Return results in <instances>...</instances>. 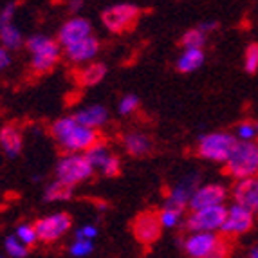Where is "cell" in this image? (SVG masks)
<instances>
[{
	"instance_id": "1",
	"label": "cell",
	"mask_w": 258,
	"mask_h": 258,
	"mask_svg": "<svg viewBox=\"0 0 258 258\" xmlns=\"http://www.w3.org/2000/svg\"><path fill=\"white\" fill-rule=\"evenodd\" d=\"M51 134L58 145L69 154H87L98 145V132L82 126L74 119V116H63L56 119L51 126Z\"/></svg>"
},
{
	"instance_id": "2",
	"label": "cell",
	"mask_w": 258,
	"mask_h": 258,
	"mask_svg": "<svg viewBox=\"0 0 258 258\" xmlns=\"http://www.w3.org/2000/svg\"><path fill=\"white\" fill-rule=\"evenodd\" d=\"M226 170L237 181H244L258 173V145L256 143L238 141L233 148L229 159L226 161Z\"/></svg>"
},
{
	"instance_id": "3",
	"label": "cell",
	"mask_w": 258,
	"mask_h": 258,
	"mask_svg": "<svg viewBox=\"0 0 258 258\" xmlns=\"http://www.w3.org/2000/svg\"><path fill=\"white\" fill-rule=\"evenodd\" d=\"M27 49L31 52V65L36 73H49L60 60L61 45L58 40H52L49 36L35 35L27 40Z\"/></svg>"
},
{
	"instance_id": "4",
	"label": "cell",
	"mask_w": 258,
	"mask_h": 258,
	"mask_svg": "<svg viewBox=\"0 0 258 258\" xmlns=\"http://www.w3.org/2000/svg\"><path fill=\"white\" fill-rule=\"evenodd\" d=\"M238 143L237 136L228 132H211L199 138L197 154L206 161L213 163H226L231 155L233 148Z\"/></svg>"
},
{
	"instance_id": "5",
	"label": "cell",
	"mask_w": 258,
	"mask_h": 258,
	"mask_svg": "<svg viewBox=\"0 0 258 258\" xmlns=\"http://www.w3.org/2000/svg\"><path fill=\"white\" fill-rule=\"evenodd\" d=\"M92 173H94V168L89 163L85 154H69L61 157L56 164V179L73 186L91 179Z\"/></svg>"
},
{
	"instance_id": "6",
	"label": "cell",
	"mask_w": 258,
	"mask_h": 258,
	"mask_svg": "<svg viewBox=\"0 0 258 258\" xmlns=\"http://www.w3.org/2000/svg\"><path fill=\"white\" fill-rule=\"evenodd\" d=\"M141 9L136 4L130 2H121V4L108 6L101 13V22L110 33H123L134 27V24L138 22Z\"/></svg>"
},
{
	"instance_id": "7",
	"label": "cell",
	"mask_w": 258,
	"mask_h": 258,
	"mask_svg": "<svg viewBox=\"0 0 258 258\" xmlns=\"http://www.w3.org/2000/svg\"><path fill=\"white\" fill-rule=\"evenodd\" d=\"M226 217H228L226 206L206 208V210L191 211L186 219L184 226L191 233H215L222 229Z\"/></svg>"
},
{
	"instance_id": "8",
	"label": "cell",
	"mask_w": 258,
	"mask_h": 258,
	"mask_svg": "<svg viewBox=\"0 0 258 258\" xmlns=\"http://www.w3.org/2000/svg\"><path fill=\"white\" fill-rule=\"evenodd\" d=\"M71 228H73V217L67 211H58L52 215L42 217L35 222L38 240L45 242V244L60 240L61 237H65L69 233Z\"/></svg>"
},
{
	"instance_id": "9",
	"label": "cell",
	"mask_w": 258,
	"mask_h": 258,
	"mask_svg": "<svg viewBox=\"0 0 258 258\" xmlns=\"http://www.w3.org/2000/svg\"><path fill=\"white\" fill-rule=\"evenodd\" d=\"M201 188V173L189 172L182 177L181 181L173 186V189L168 195L164 208H170L173 211L184 213L186 206H189V201L194 197V194Z\"/></svg>"
},
{
	"instance_id": "10",
	"label": "cell",
	"mask_w": 258,
	"mask_h": 258,
	"mask_svg": "<svg viewBox=\"0 0 258 258\" xmlns=\"http://www.w3.org/2000/svg\"><path fill=\"white\" fill-rule=\"evenodd\" d=\"M132 233L141 244H154L161 238L163 226L159 220V211L147 210L141 211L132 222Z\"/></svg>"
},
{
	"instance_id": "11",
	"label": "cell",
	"mask_w": 258,
	"mask_h": 258,
	"mask_svg": "<svg viewBox=\"0 0 258 258\" xmlns=\"http://www.w3.org/2000/svg\"><path fill=\"white\" fill-rule=\"evenodd\" d=\"M226 197H228L226 186L219 184V182H208V184H203L195 191L188 208L191 211H199V210H206V208L224 206Z\"/></svg>"
},
{
	"instance_id": "12",
	"label": "cell",
	"mask_w": 258,
	"mask_h": 258,
	"mask_svg": "<svg viewBox=\"0 0 258 258\" xmlns=\"http://www.w3.org/2000/svg\"><path fill=\"white\" fill-rule=\"evenodd\" d=\"M89 36H92L91 22L87 20V18L74 17L69 18L60 27V31H58V43L65 49L69 47V45H73V43H78L82 42V40L89 38Z\"/></svg>"
},
{
	"instance_id": "13",
	"label": "cell",
	"mask_w": 258,
	"mask_h": 258,
	"mask_svg": "<svg viewBox=\"0 0 258 258\" xmlns=\"http://www.w3.org/2000/svg\"><path fill=\"white\" fill-rule=\"evenodd\" d=\"M87 159L92 164L94 170H98L103 177H116L121 170V161L119 157H116L114 154L108 152V148L105 145H96L94 148L87 152Z\"/></svg>"
},
{
	"instance_id": "14",
	"label": "cell",
	"mask_w": 258,
	"mask_h": 258,
	"mask_svg": "<svg viewBox=\"0 0 258 258\" xmlns=\"http://www.w3.org/2000/svg\"><path fill=\"white\" fill-rule=\"evenodd\" d=\"M222 238L215 233H191L184 240V251L189 258H208L219 247Z\"/></svg>"
},
{
	"instance_id": "15",
	"label": "cell",
	"mask_w": 258,
	"mask_h": 258,
	"mask_svg": "<svg viewBox=\"0 0 258 258\" xmlns=\"http://www.w3.org/2000/svg\"><path fill=\"white\" fill-rule=\"evenodd\" d=\"M253 222L254 213L238 206V204H233L228 210V217H226V222H224L220 231H224L226 235H242L253 228Z\"/></svg>"
},
{
	"instance_id": "16",
	"label": "cell",
	"mask_w": 258,
	"mask_h": 258,
	"mask_svg": "<svg viewBox=\"0 0 258 258\" xmlns=\"http://www.w3.org/2000/svg\"><path fill=\"white\" fill-rule=\"evenodd\" d=\"M233 199L235 204L249 210L251 213H258V177L237 181L233 188Z\"/></svg>"
},
{
	"instance_id": "17",
	"label": "cell",
	"mask_w": 258,
	"mask_h": 258,
	"mask_svg": "<svg viewBox=\"0 0 258 258\" xmlns=\"http://www.w3.org/2000/svg\"><path fill=\"white\" fill-rule=\"evenodd\" d=\"M98 51H99V40L96 36H89V38L82 40V42L65 47L63 54L73 63H83V61L92 60L98 54Z\"/></svg>"
},
{
	"instance_id": "18",
	"label": "cell",
	"mask_w": 258,
	"mask_h": 258,
	"mask_svg": "<svg viewBox=\"0 0 258 258\" xmlns=\"http://www.w3.org/2000/svg\"><path fill=\"white\" fill-rule=\"evenodd\" d=\"M74 119L85 128L96 130L108 121V110L105 107H101V105H91V107L80 108L74 114Z\"/></svg>"
},
{
	"instance_id": "19",
	"label": "cell",
	"mask_w": 258,
	"mask_h": 258,
	"mask_svg": "<svg viewBox=\"0 0 258 258\" xmlns=\"http://www.w3.org/2000/svg\"><path fill=\"white\" fill-rule=\"evenodd\" d=\"M0 147L6 152L8 157H17L24 147V138L18 126L4 125L0 128Z\"/></svg>"
},
{
	"instance_id": "20",
	"label": "cell",
	"mask_w": 258,
	"mask_h": 258,
	"mask_svg": "<svg viewBox=\"0 0 258 258\" xmlns=\"http://www.w3.org/2000/svg\"><path fill=\"white\" fill-rule=\"evenodd\" d=\"M123 147H125L126 154H130L132 157H143L147 155L152 148V141L148 136L141 132H132L126 134L123 138Z\"/></svg>"
},
{
	"instance_id": "21",
	"label": "cell",
	"mask_w": 258,
	"mask_h": 258,
	"mask_svg": "<svg viewBox=\"0 0 258 258\" xmlns=\"http://www.w3.org/2000/svg\"><path fill=\"white\" fill-rule=\"evenodd\" d=\"M107 76V65L105 63H89L78 73V82L83 87H94L101 83Z\"/></svg>"
},
{
	"instance_id": "22",
	"label": "cell",
	"mask_w": 258,
	"mask_h": 258,
	"mask_svg": "<svg viewBox=\"0 0 258 258\" xmlns=\"http://www.w3.org/2000/svg\"><path fill=\"white\" fill-rule=\"evenodd\" d=\"M73 195H74V186L67 184L63 181H58V179L54 182H51L45 188V191H43L45 203H63V201L73 199Z\"/></svg>"
},
{
	"instance_id": "23",
	"label": "cell",
	"mask_w": 258,
	"mask_h": 258,
	"mask_svg": "<svg viewBox=\"0 0 258 258\" xmlns=\"http://www.w3.org/2000/svg\"><path fill=\"white\" fill-rule=\"evenodd\" d=\"M204 51L203 49H197V51H184L179 60H177V71L179 73H195V71L204 63Z\"/></svg>"
},
{
	"instance_id": "24",
	"label": "cell",
	"mask_w": 258,
	"mask_h": 258,
	"mask_svg": "<svg viewBox=\"0 0 258 258\" xmlns=\"http://www.w3.org/2000/svg\"><path fill=\"white\" fill-rule=\"evenodd\" d=\"M0 42H2V47L8 49V51H15V49H20L22 43H24V36H22L20 29H18L15 24H9V26L0 27Z\"/></svg>"
},
{
	"instance_id": "25",
	"label": "cell",
	"mask_w": 258,
	"mask_h": 258,
	"mask_svg": "<svg viewBox=\"0 0 258 258\" xmlns=\"http://www.w3.org/2000/svg\"><path fill=\"white\" fill-rule=\"evenodd\" d=\"M181 43L184 51H197V49H203L204 43H206V35H204L203 31L195 27V29H188L182 35Z\"/></svg>"
},
{
	"instance_id": "26",
	"label": "cell",
	"mask_w": 258,
	"mask_h": 258,
	"mask_svg": "<svg viewBox=\"0 0 258 258\" xmlns=\"http://www.w3.org/2000/svg\"><path fill=\"white\" fill-rule=\"evenodd\" d=\"M15 237L26 245V247H31V245H35L36 242H38V235H36L35 224H27V222L20 224V226L17 228Z\"/></svg>"
},
{
	"instance_id": "27",
	"label": "cell",
	"mask_w": 258,
	"mask_h": 258,
	"mask_svg": "<svg viewBox=\"0 0 258 258\" xmlns=\"http://www.w3.org/2000/svg\"><path fill=\"white\" fill-rule=\"evenodd\" d=\"M4 247H6V253H8L9 256H13V258H26L27 254H29V247H26V245L22 244L17 237H8V238H6Z\"/></svg>"
},
{
	"instance_id": "28",
	"label": "cell",
	"mask_w": 258,
	"mask_h": 258,
	"mask_svg": "<svg viewBox=\"0 0 258 258\" xmlns=\"http://www.w3.org/2000/svg\"><path fill=\"white\" fill-rule=\"evenodd\" d=\"M244 69L249 74L258 71V43H251L247 45L244 52Z\"/></svg>"
},
{
	"instance_id": "29",
	"label": "cell",
	"mask_w": 258,
	"mask_h": 258,
	"mask_svg": "<svg viewBox=\"0 0 258 258\" xmlns=\"http://www.w3.org/2000/svg\"><path fill=\"white\" fill-rule=\"evenodd\" d=\"M181 219H182V213L170 210V208L163 206V210L159 211V220L163 228H177L179 222H181Z\"/></svg>"
},
{
	"instance_id": "30",
	"label": "cell",
	"mask_w": 258,
	"mask_h": 258,
	"mask_svg": "<svg viewBox=\"0 0 258 258\" xmlns=\"http://www.w3.org/2000/svg\"><path fill=\"white\" fill-rule=\"evenodd\" d=\"M92 251H94V242L92 240H76V238H74V242L69 247V253L76 258L89 256Z\"/></svg>"
},
{
	"instance_id": "31",
	"label": "cell",
	"mask_w": 258,
	"mask_h": 258,
	"mask_svg": "<svg viewBox=\"0 0 258 258\" xmlns=\"http://www.w3.org/2000/svg\"><path fill=\"white\" fill-rule=\"evenodd\" d=\"M258 136L256 123H249V121H244L237 126V139L244 143H251Z\"/></svg>"
},
{
	"instance_id": "32",
	"label": "cell",
	"mask_w": 258,
	"mask_h": 258,
	"mask_svg": "<svg viewBox=\"0 0 258 258\" xmlns=\"http://www.w3.org/2000/svg\"><path fill=\"white\" fill-rule=\"evenodd\" d=\"M139 107V98L136 94H126L123 96V99L119 101V105H117V110H119L121 116H128V114H132L136 108Z\"/></svg>"
},
{
	"instance_id": "33",
	"label": "cell",
	"mask_w": 258,
	"mask_h": 258,
	"mask_svg": "<svg viewBox=\"0 0 258 258\" xmlns=\"http://www.w3.org/2000/svg\"><path fill=\"white\" fill-rule=\"evenodd\" d=\"M96 235H98V228L92 226V224H87V226H82L74 231V238L76 240H94Z\"/></svg>"
},
{
	"instance_id": "34",
	"label": "cell",
	"mask_w": 258,
	"mask_h": 258,
	"mask_svg": "<svg viewBox=\"0 0 258 258\" xmlns=\"http://www.w3.org/2000/svg\"><path fill=\"white\" fill-rule=\"evenodd\" d=\"M15 11H17V4H8L2 8V11H0V27L13 24Z\"/></svg>"
},
{
	"instance_id": "35",
	"label": "cell",
	"mask_w": 258,
	"mask_h": 258,
	"mask_svg": "<svg viewBox=\"0 0 258 258\" xmlns=\"http://www.w3.org/2000/svg\"><path fill=\"white\" fill-rule=\"evenodd\" d=\"M9 63H11V54H9L8 49H4L0 45V73L4 69H8Z\"/></svg>"
},
{
	"instance_id": "36",
	"label": "cell",
	"mask_w": 258,
	"mask_h": 258,
	"mask_svg": "<svg viewBox=\"0 0 258 258\" xmlns=\"http://www.w3.org/2000/svg\"><path fill=\"white\" fill-rule=\"evenodd\" d=\"M226 256H228V244L222 240L219 244V247H217V249L213 251L208 258H226Z\"/></svg>"
},
{
	"instance_id": "37",
	"label": "cell",
	"mask_w": 258,
	"mask_h": 258,
	"mask_svg": "<svg viewBox=\"0 0 258 258\" xmlns=\"http://www.w3.org/2000/svg\"><path fill=\"white\" fill-rule=\"evenodd\" d=\"M217 22H203V24H199V29L203 31L204 35H208L210 31H215L217 29Z\"/></svg>"
},
{
	"instance_id": "38",
	"label": "cell",
	"mask_w": 258,
	"mask_h": 258,
	"mask_svg": "<svg viewBox=\"0 0 258 258\" xmlns=\"http://www.w3.org/2000/svg\"><path fill=\"white\" fill-rule=\"evenodd\" d=\"M82 6H83V2H69V8L73 9V11H78Z\"/></svg>"
},
{
	"instance_id": "39",
	"label": "cell",
	"mask_w": 258,
	"mask_h": 258,
	"mask_svg": "<svg viewBox=\"0 0 258 258\" xmlns=\"http://www.w3.org/2000/svg\"><path fill=\"white\" fill-rule=\"evenodd\" d=\"M247 258H258V247H253L247 254Z\"/></svg>"
},
{
	"instance_id": "40",
	"label": "cell",
	"mask_w": 258,
	"mask_h": 258,
	"mask_svg": "<svg viewBox=\"0 0 258 258\" xmlns=\"http://www.w3.org/2000/svg\"><path fill=\"white\" fill-rule=\"evenodd\" d=\"M256 130H258V123H256Z\"/></svg>"
},
{
	"instance_id": "41",
	"label": "cell",
	"mask_w": 258,
	"mask_h": 258,
	"mask_svg": "<svg viewBox=\"0 0 258 258\" xmlns=\"http://www.w3.org/2000/svg\"><path fill=\"white\" fill-rule=\"evenodd\" d=\"M0 258H4V256H0Z\"/></svg>"
}]
</instances>
